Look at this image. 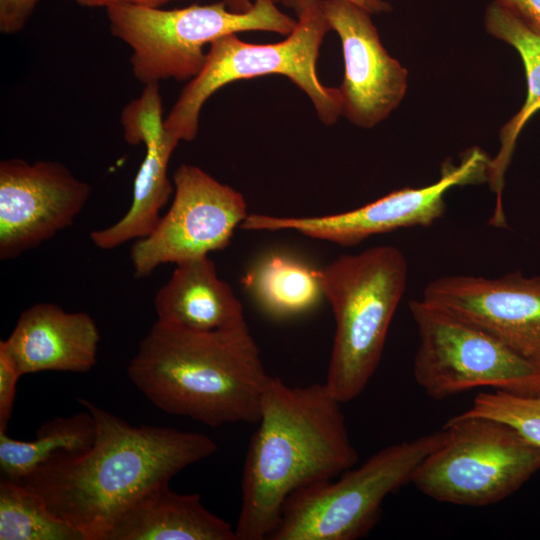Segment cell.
Masks as SVG:
<instances>
[{"label": "cell", "instance_id": "6", "mask_svg": "<svg viewBox=\"0 0 540 540\" xmlns=\"http://www.w3.org/2000/svg\"><path fill=\"white\" fill-rule=\"evenodd\" d=\"M329 30L317 1L298 15L295 29L280 42L252 44L237 34L215 40L209 45L201 70L164 118L165 130L178 143L194 140L201 109L219 88L236 80L271 74L288 77L309 97L322 123L335 124L342 115L340 92L323 85L316 71L320 46Z\"/></svg>", "mask_w": 540, "mask_h": 540}, {"label": "cell", "instance_id": "21", "mask_svg": "<svg viewBox=\"0 0 540 540\" xmlns=\"http://www.w3.org/2000/svg\"><path fill=\"white\" fill-rule=\"evenodd\" d=\"M245 281L263 308L276 316L308 310L323 295L317 270L280 254L263 258Z\"/></svg>", "mask_w": 540, "mask_h": 540}, {"label": "cell", "instance_id": "10", "mask_svg": "<svg viewBox=\"0 0 540 540\" xmlns=\"http://www.w3.org/2000/svg\"><path fill=\"white\" fill-rule=\"evenodd\" d=\"M490 157L480 148L464 152L456 165L443 164L440 178L427 186L402 188L357 209L315 217H277L250 214L242 222L245 230H295L311 238L345 247L372 235L414 226L428 227L445 213L446 193L456 186L487 183Z\"/></svg>", "mask_w": 540, "mask_h": 540}, {"label": "cell", "instance_id": "9", "mask_svg": "<svg viewBox=\"0 0 540 540\" xmlns=\"http://www.w3.org/2000/svg\"><path fill=\"white\" fill-rule=\"evenodd\" d=\"M409 309L419 337L413 376L429 397L483 387L540 395V370L495 336L423 299Z\"/></svg>", "mask_w": 540, "mask_h": 540}, {"label": "cell", "instance_id": "28", "mask_svg": "<svg viewBox=\"0 0 540 540\" xmlns=\"http://www.w3.org/2000/svg\"><path fill=\"white\" fill-rule=\"evenodd\" d=\"M74 3L88 8H106L113 4H133L144 7L160 8L162 5L176 0H71Z\"/></svg>", "mask_w": 540, "mask_h": 540}, {"label": "cell", "instance_id": "27", "mask_svg": "<svg viewBox=\"0 0 540 540\" xmlns=\"http://www.w3.org/2000/svg\"><path fill=\"white\" fill-rule=\"evenodd\" d=\"M319 0H283L282 3L292 8L297 16ZM352 2L371 14L388 13L392 10L389 2L385 0H346Z\"/></svg>", "mask_w": 540, "mask_h": 540}, {"label": "cell", "instance_id": "22", "mask_svg": "<svg viewBox=\"0 0 540 540\" xmlns=\"http://www.w3.org/2000/svg\"><path fill=\"white\" fill-rule=\"evenodd\" d=\"M0 540H85L20 482L1 478Z\"/></svg>", "mask_w": 540, "mask_h": 540}, {"label": "cell", "instance_id": "4", "mask_svg": "<svg viewBox=\"0 0 540 540\" xmlns=\"http://www.w3.org/2000/svg\"><path fill=\"white\" fill-rule=\"evenodd\" d=\"M336 323L325 385L341 403L359 396L374 375L404 295L408 262L391 245L342 255L317 270Z\"/></svg>", "mask_w": 540, "mask_h": 540}, {"label": "cell", "instance_id": "24", "mask_svg": "<svg viewBox=\"0 0 540 540\" xmlns=\"http://www.w3.org/2000/svg\"><path fill=\"white\" fill-rule=\"evenodd\" d=\"M21 377L11 360L0 351V431H6L11 418L16 384Z\"/></svg>", "mask_w": 540, "mask_h": 540}, {"label": "cell", "instance_id": "18", "mask_svg": "<svg viewBox=\"0 0 540 540\" xmlns=\"http://www.w3.org/2000/svg\"><path fill=\"white\" fill-rule=\"evenodd\" d=\"M104 540H238L235 528L210 512L199 494L172 491L169 483L139 497Z\"/></svg>", "mask_w": 540, "mask_h": 540}, {"label": "cell", "instance_id": "16", "mask_svg": "<svg viewBox=\"0 0 540 540\" xmlns=\"http://www.w3.org/2000/svg\"><path fill=\"white\" fill-rule=\"evenodd\" d=\"M100 333L85 312H66L54 303L24 310L0 351L21 376L41 371L87 372L97 361Z\"/></svg>", "mask_w": 540, "mask_h": 540}, {"label": "cell", "instance_id": "19", "mask_svg": "<svg viewBox=\"0 0 540 540\" xmlns=\"http://www.w3.org/2000/svg\"><path fill=\"white\" fill-rule=\"evenodd\" d=\"M484 26L489 35L513 47L519 54L525 71L527 97L521 109L500 129V146L490 158L487 183L496 195L491 220L502 223L505 174L511 163L517 139L530 118L540 110V35L528 29L520 20L495 2L485 11Z\"/></svg>", "mask_w": 540, "mask_h": 540}, {"label": "cell", "instance_id": "29", "mask_svg": "<svg viewBox=\"0 0 540 540\" xmlns=\"http://www.w3.org/2000/svg\"><path fill=\"white\" fill-rule=\"evenodd\" d=\"M227 7L237 13H244L250 10L254 4V0H222ZM276 3L283 0H274Z\"/></svg>", "mask_w": 540, "mask_h": 540}, {"label": "cell", "instance_id": "8", "mask_svg": "<svg viewBox=\"0 0 540 540\" xmlns=\"http://www.w3.org/2000/svg\"><path fill=\"white\" fill-rule=\"evenodd\" d=\"M442 429L443 441L421 462L411 482L435 501L496 504L540 469V447L501 421L463 412Z\"/></svg>", "mask_w": 540, "mask_h": 540}, {"label": "cell", "instance_id": "13", "mask_svg": "<svg viewBox=\"0 0 540 540\" xmlns=\"http://www.w3.org/2000/svg\"><path fill=\"white\" fill-rule=\"evenodd\" d=\"M422 299L487 331L540 370V274L447 275Z\"/></svg>", "mask_w": 540, "mask_h": 540}, {"label": "cell", "instance_id": "23", "mask_svg": "<svg viewBox=\"0 0 540 540\" xmlns=\"http://www.w3.org/2000/svg\"><path fill=\"white\" fill-rule=\"evenodd\" d=\"M464 413L501 421L540 447V395L501 390L479 393Z\"/></svg>", "mask_w": 540, "mask_h": 540}, {"label": "cell", "instance_id": "14", "mask_svg": "<svg viewBox=\"0 0 540 540\" xmlns=\"http://www.w3.org/2000/svg\"><path fill=\"white\" fill-rule=\"evenodd\" d=\"M341 41L344 77L338 87L342 115L352 124L372 128L402 102L408 71L380 41L371 13L346 0H319Z\"/></svg>", "mask_w": 540, "mask_h": 540}, {"label": "cell", "instance_id": "3", "mask_svg": "<svg viewBox=\"0 0 540 540\" xmlns=\"http://www.w3.org/2000/svg\"><path fill=\"white\" fill-rule=\"evenodd\" d=\"M160 410L210 427L257 424L270 379L247 323L196 331L156 321L127 367Z\"/></svg>", "mask_w": 540, "mask_h": 540}, {"label": "cell", "instance_id": "25", "mask_svg": "<svg viewBox=\"0 0 540 540\" xmlns=\"http://www.w3.org/2000/svg\"><path fill=\"white\" fill-rule=\"evenodd\" d=\"M40 0H0V31L3 34L20 32Z\"/></svg>", "mask_w": 540, "mask_h": 540}, {"label": "cell", "instance_id": "5", "mask_svg": "<svg viewBox=\"0 0 540 540\" xmlns=\"http://www.w3.org/2000/svg\"><path fill=\"white\" fill-rule=\"evenodd\" d=\"M105 9L110 32L130 47L133 75L144 85L192 79L205 62L204 46L226 35L266 31L287 36L297 25L274 0H254L244 13L231 11L222 0L177 9L127 3Z\"/></svg>", "mask_w": 540, "mask_h": 540}, {"label": "cell", "instance_id": "12", "mask_svg": "<svg viewBox=\"0 0 540 540\" xmlns=\"http://www.w3.org/2000/svg\"><path fill=\"white\" fill-rule=\"evenodd\" d=\"M91 187L62 163L0 162V259H13L69 227Z\"/></svg>", "mask_w": 540, "mask_h": 540}, {"label": "cell", "instance_id": "1", "mask_svg": "<svg viewBox=\"0 0 540 540\" xmlns=\"http://www.w3.org/2000/svg\"><path fill=\"white\" fill-rule=\"evenodd\" d=\"M95 440L85 452H60L20 483L85 540H104L123 513L150 489L214 454L209 436L170 427L132 426L86 399Z\"/></svg>", "mask_w": 540, "mask_h": 540}, {"label": "cell", "instance_id": "26", "mask_svg": "<svg viewBox=\"0 0 540 540\" xmlns=\"http://www.w3.org/2000/svg\"><path fill=\"white\" fill-rule=\"evenodd\" d=\"M520 20L528 29L540 35V0H493Z\"/></svg>", "mask_w": 540, "mask_h": 540}, {"label": "cell", "instance_id": "20", "mask_svg": "<svg viewBox=\"0 0 540 540\" xmlns=\"http://www.w3.org/2000/svg\"><path fill=\"white\" fill-rule=\"evenodd\" d=\"M95 421L87 412L55 417L43 423L30 441L10 438L0 431V471L2 478L21 482L38 466L60 452L79 454L95 440Z\"/></svg>", "mask_w": 540, "mask_h": 540}, {"label": "cell", "instance_id": "15", "mask_svg": "<svg viewBox=\"0 0 540 540\" xmlns=\"http://www.w3.org/2000/svg\"><path fill=\"white\" fill-rule=\"evenodd\" d=\"M121 125L125 140L144 144L146 153L134 180L129 210L113 225L90 233L93 244L104 250L148 236L174 190L167 169L178 142L164 127L159 83L145 85L141 96L123 108Z\"/></svg>", "mask_w": 540, "mask_h": 540}, {"label": "cell", "instance_id": "17", "mask_svg": "<svg viewBox=\"0 0 540 540\" xmlns=\"http://www.w3.org/2000/svg\"><path fill=\"white\" fill-rule=\"evenodd\" d=\"M157 321L196 331L234 328L246 323L241 302L219 279L206 256L176 264L154 298Z\"/></svg>", "mask_w": 540, "mask_h": 540}, {"label": "cell", "instance_id": "2", "mask_svg": "<svg viewBox=\"0 0 540 540\" xmlns=\"http://www.w3.org/2000/svg\"><path fill=\"white\" fill-rule=\"evenodd\" d=\"M342 404L325 383L270 377L244 461L238 540L268 539L292 493L356 465Z\"/></svg>", "mask_w": 540, "mask_h": 540}, {"label": "cell", "instance_id": "11", "mask_svg": "<svg viewBox=\"0 0 540 540\" xmlns=\"http://www.w3.org/2000/svg\"><path fill=\"white\" fill-rule=\"evenodd\" d=\"M173 183L171 207L155 229L131 248L137 278L149 276L161 264H178L225 248L248 215L240 192L197 166L180 165Z\"/></svg>", "mask_w": 540, "mask_h": 540}, {"label": "cell", "instance_id": "7", "mask_svg": "<svg viewBox=\"0 0 540 540\" xmlns=\"http://www.w3.org/2000/svg\"><path fill=\"white\" fill-rule=\"evenodd\" d=\"M444 431L380 449L359 466L303 487L286 500L270 540H356L381 515L385 498L411 483L421 462L443 441Z\"/></svg>", "mask_w": 540, "mask_h": 540}]
</instances>
